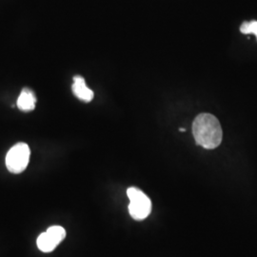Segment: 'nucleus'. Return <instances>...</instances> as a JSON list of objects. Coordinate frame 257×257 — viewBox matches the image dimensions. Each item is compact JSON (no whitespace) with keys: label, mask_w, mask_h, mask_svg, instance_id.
Returning a JSON list of instances; mask_svg holds the SVG:
<instances>
[{"label":"nucleus","mask_w":257,"mask_h":257,"mask_svg":"<svg viewBox=\"0 0 257 257\" xmlns=\"http://www.w3.org/2000/svg\"><path fill=\"white\" fill-rule=\"evenodd\" d=\"M193 134L196 144L208 150L218 147L223 138L219 120L210 113H201L194 119Z\"/></svg>","instance_id":"1"},{"label":"nucleus","mask_w":257,"mask_h":257,"mask_svg":"<svg viewBox=\"0 0 257 257\" xmlns=\"http://www.w3.org/2000/svg\"><path fill=\"white\" fill-rule=\"evenodd\" d=\"M130 199L128 212L135 220H143L147 218L152 211V201L140 189L131 187L127 190Z\"/></svg>","instance_id":"2"},{"label":"nucleus","mask_w":257,"mask_h":257,"mask_svg":"<svg viewBox=\"0 0 257 257\" xmlns=\"http://www.w3.org/2000/svg\"><path fill=\"white\" fill-rule=\"evenodd\" d=\"M31 150L26 143H18L10 149L6 156V167L12 174H21L27 168Z\"/></svg>","instance_id":"3"},{"label":"nucleus","mask_w":257,"mask_h":257,"mask_svg":"<svg viewBox=\"0 0 257 257\" xmlns=\"http://www.w3.org/2000/svg\"><path fill=\"white\" fill-rule=\"evenodd\" d=\"M66 237V230L60 226H52L37 240V247L43 252H51Z\"/></svg>","instance_id":"4"},{"label":"nucleus","mask_w":257,"mask_h":257,"mask_svg":"<svg viewBox=\"0 0 257 257\" xmlns=\"http://www.w3.org/2000/svg\"><path fill=\"white\" fill-rule=\"evenodd\" d=\"M72 90L74 95L81 101L91 102L93 98V92L86 85L85 79L80 75L74 76Z\"/></svg>","instance_id":"5"},{"label":"nucleus","mask_w":257,"mask_h":257,"mask_svg":"<svg viewBox=\"0 0 257 257\" xmlns=\"http://www.w3.org/2000/svg\"><path fill=\"white\" fill-rule=\"evenodd\" d=\"M18 108L22 111H31L36 108L37 97L35 92L29 88H24L18 99Z\"/></svg>","instance_id":"6"},{"label":"nucleus","mask_w":257,"mask_h":257,"mask_svg":"<svg viewBox=\"0 0 257 257\" xmlns=\"http://www.w3.org/2000/svg\"><path fill=\"white\" fill-rule=\"evenodd\" d=\"M240 32L244 35H248V34H253L255 35L257 38V21L252 20L249 22H244L241 27H240Z\"/></svg>","instance_id":"7"},{"label":"nucleus","mask_w":257,"mask_h":257,"mask_svg":"<svg viewBox=\"0 0 257 257\" xmlns=\"http://www.w3.org/2000/svg\"><path fill=\"white\" fill-rule=\"evenodd\" d=\"M179 131H180V132H186V128H179Z\"/></svg>","instance_id":"8"}]
</instances>
